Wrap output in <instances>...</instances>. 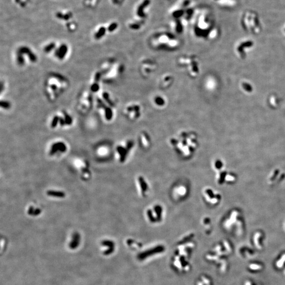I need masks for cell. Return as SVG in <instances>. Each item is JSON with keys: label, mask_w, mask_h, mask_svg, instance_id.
<instances>
[{"label": "cell", "mask_w": 285, "mask_h": 285, "mask_svg": "<svg viewBox=\"0 0 285 285\" xmlns=\"http://www.w3.org/2000/svg\"><path fill=\"white\" fill-rule=\"evenodd\" d=\"M131 142H128L127 144V146L126 148L123 147L121 146H118L117 147V151L119 153L120 155V162H123L126 159V157L128 153L129 149H131Z\"/></svg>", "instance_id": "6da1fadb"}, {"label": "cell", "mask_w": 285, "mask_h": 285, "mask_svg": "<svg viewBox=\"0 0 285 285\" xmlns=\"http://www.w3.org/2000/svg\"><path fill=\"white\" fill-rule=\"evenodd\" d=\"M80 240L81 237L80 234L77 232H74L72 235L71 241H70L69 245V248L71 250H75V249L77 248L80 245Z\"/></svg>", "instance_id": "7a4b0ae2"}, {"label": "cell", "mask_w": 285, "mask_h": 285, "mask_svg": "<svg viewBox=\"0 0 285 285\" xmlns=\"http://www.w3.org/2000/svg\"><path fill=\"white\" fill-rule=\"evenodd\" d=\"M68 52V47L65 44H63L57 49L55 52V55L60 60L64 59Z\"/></svg>", "instance_id": "3957f363"}, {"label": "cell", "mask_w": 285, "mask_h": 285, "mask_svg": "<svg viewBox=\"0 0 285 285\" xmlns=\"http://www.w3.org/2000/svg\"><path fill=\"white\" fill-rule=\"evenodd\" d=\"M101 245L104 246H108V249L106 251H104L103 254L105 256H107L112 254L114 250V243L111 240H103L101 242Z\"/></svg>", "instance_id": "277c9868"}, {"label": "cell", "mask_w": 285, "mask_h": 285, "mask_svg": "<svg viewBox=\"0 0 285 285\" xmlns=\"http://www.w3.org/2000/svg\"><path fill=\"white\" fill-rule=\"evenodd\" d=\"M137 180H138L139 186H140V188L139 189H140V194L142 195H144L145 194V193H146L147 189H148L147 183H146L145 181L144 180V179H143V178H142L141 177H139Z\"/></svg>", "instance_id": "5b68a950"}, {"label": "cell", "mask_w": 285, "mask_h": 285, "mask_svg": "<svg viewBox=\"0 0 285 285\" xmlns=\"http://www.w3.org/2000/svg\"><path fill=\"white\" fill-rule=\"evenodd\" d=\"M150 3V1L149 0H144L143 2L138 7L137 9V15L140 17H145V13L144 12V10L145 9L146 6L149 5Z\"/></svg>", "instance_id": "8992f818"}, {"label": "cell", "mask_w": 285, "mask_h": 285, "mask_svg": "<svg viewBox=\"0 0 285 285\" xmlns=\"http://www.w3.org/2000/svg\"><path fill=\"white\" fill-rule=\"evenodd\" d=\"M47 195L52 197H57L59 198H63L66 196V194L64 192L62 191H53L49 190L47 192Z\"/></svg>", "instance_id": "52a82bcc"}, {"label": "cell", "mask_w": 285, "mask_h": 285, "mask_svg": "<svg viewBox=\"0 0 285 285\" xmlns=\"http://www.w3.org/2000/svg\"><path fill=\"white\" fill-rule=\"evenodd\" d=\"M51 148H57L61 152H65L67 151V147L65 144L63 142H57L52 144Z\"/></svg>", "instance_id": "ba28073f"}, {"label": "cell", "mask_w": 285, "mask_h": 285, "mask_svg": "<svg viewBox=\"0 0 285 285\" xmlns=\"http://www.w3.org/2000/svg\"><path fill=\"white\" fill-rule=\"evenodd\" d=\"M31 51V49L28 47L23 46L21 47L18 48L17 53L22 54L23 55H28Z\"/></svg>", "instance_id": "9c48e42d"}, {"label": "cell", "mask_w": 285, "mask_h": 285, "mask_svg": "<svg viewBox=\"0 0 285 285\" xmlns=\"http://www.w3.org/2000/svg\"><path fill=\"white\" fill-rule=\"evenodd\" d=\"M106 28L105 27H101L100 28V29L98 30V32H96L95 35V38H96V39H100L103 37L104 35H105V33H106Z\"/></svg>", "instance_id": "30bf717a"}, {"label": "cell", "mask_w": 285, "mask_h": 285, "mask_svg": "<svg viewBox=\"0 0 285 285\" xmlns=\"http://www.w3.org/2000/svg\"><path fill=\"white\" fill-rule=\"evenodd\" d=\"M105 118L108 120H112V111L111 107H106L105 108Z\"/></svg>", "instance_id": "8fae6325"}, {"label": "cell", "mask_w": 285, "mask_h": 285, "mask_svg": "<svg viewBox=\"0 0 285 285\" xmlns=\"http://www.w3.org/2000/svg\"><path fill=\"white\" fill-rule=\"evenodd\" d=\"M63 115H64V119L65 120V121H66V125H71V124L72 123V118L65 111H63Z\"/></svg>", "instance_id": "7c38bea8"}, {"label": "cell", "mask_w": 285, "mask_h": 285, "mask_svg": "<svg viewBox=\"0 0 285 285\" xmlns=\"http://www.w3.org/2000/svg\"><path fill=\"white\" fill-rule=\"evenodd\" d=\"M55 44L54 43H51L48 44L47 46L45 47L44 48V51L46 53H49L54 50L55 48Z\"/></svg>", "instance_id": "4fadbf2b"}, {"label": "cell", "mask_w": 285, "mask_h": 285, "mask_svg": "<svg viewBox=\"0 0 285 285\" xmlns=\"http://www.w3.org/2000/svg\"><path fill=\"white\" fill-rule=\"evenodd\" d=\"M103 97L105 101H106L107 103L109 105L111 106H114V104H113L112 101L111 99H110V98H109V95L108 92H104L103 94Z\"/></svg>", "instance_id": "5bb4252c"}, {"label": "cell", "mask_w": 285, "mask_h": 285, "mask_svg": "<svg viewBox=\"0 0 285 285\" xmlns=\"http://www.w3.org/2000/svg\"><path fill=\"white\" fill-rule=\"evenodd\" d=\"M17 63L19 65H20V66L23 65L24 64V63H25L23 55L19 54V53H17Z\"/></svg>", "instance_id": "9a60e30c"}, {"label": "cell", "mask_w": 285, "mask_h": 285, "mask_svg": "<svg viewBox=\"0 0 285 285\" xmlns=\"http://www.w3.org/2000/svg\"><path fill=\"white\" fill-rule=\"evenodd\" d=\"M0 106L2 107V108L9 109L11 107V104L10 103L9 101L6 100H1L0 102Z\"/></svg>", "instance_id": "2e32d148"}, {"label": "cell", "mask_w": 285, "mask_h": 285, "mask_svg": "<svg viewBox=\"0 0 285 285\" xmlns=\"http://www.w3.org/2000/svg\"><path fill=\"white\" fill-rule=\"evenodd\" d=\"M184 11L183 10H180L174 12L173 13V16L175 18H179L184 14Z\"/></svg>", "instance_id": "e0dca14e"}, {"label": "cell", "mask_w": 285, "mask_h": 285, "mask_svg": "<svg viewBox=\"0 0 285 285\" xmlns=\"http://www.w3.org/2000/svg\"><path fill=\"white\" fill-rule=\"evenodd\" d=\"M59 117L58 116H55L54 117L53 120H52L51 124V127L52 128H55L57 126V124L59 122Z\"/></svg>", "instance_id": "ac0fdd59"}, {"label": "cell", "mask_w": 285, "mask_h": 285, "mask_svg": "<svg viewBox=\"0 0 285 285\" xmlns=\"http://www.w3.org/2000/svg\"><path fill=\"white\" fill-rule=\"evenodd\" d=\"M28 57H29V59H30V60L31 61L32 63H35V62L37 61V55H35V54H34L33 52H31L28 55Z\"/></svg>", "instance_id": "d6986e66"}, {"label": "cell", "mask_w": 285, "mask_h": 285, "mask_svg": "<svg viewBox=\"0 0 285 285\" xmlns=\"http://www.w3.org/2000/svg\"><path fill=\"white\" fill-rule=\"evenodd\" d=\"M91 90L92 91V92H97L100 89V86H99V84L98 83H94L92 86H91Z\"/></svg>", "instance_id": "ffe728a7"}, {"label": "cell", "mask_w": 285, "mask_h": 285, "mask_svg": "<svg viewBox=\"0 0 285 285\" xmlns=\"http://www.w3.org/2000/svg\"><path fill=\"white\" fill-rule=\"evenodd\" d=\"M117 26L118 24L116 23H112L110 26H109L108 30L109 32L114 31V30H115L117 29Z\"/></svg>", "instance_id": "44dd1931"}, {"label": "cell", "mask_w": 285, "mask_h": 285, "mask_svg": "<svg viewBox=\"0 0 285 285\" xmlns=\"http://www.w3.org/2000/svg\"><path fill=\"white\" fill-rule=\"evenodd\" d=\"M97 101L98 103L99 107H101V108H105V107H106V106H105V104H104V103L103 101H102L99 98H98L97 99Z\"/></svg>", "instance_id": "7402d4cb"}, {"label": "cell", "mask_w": 285, "mask_h": 285, "mask_svg": "<svg viewBox=\"0 0 285 285\" xmlns=\"http://www.w3.org/2000/svg\"><path fill=\"white\" fill-rule=\"evenodd\" d=\"M100 77H101V74L100 72H97L96 75H95V81L96 83H98V81H100Z\"/></svg>", "instance_id": "603a6c76"}, {"label": "cell", "mask_w": 285, "mask_h": 285, "mask_svg": "<svg viewBox=\"0 0 285 285\" xmlns=\"http://www.w3.org/2000/svg\"><path fill=\"white\" fill-rule=\"evenodd\" d=\"M182 26L180 22H177V30L178 32H181L182 31Z\"/></svg>", "instance_id": "cb8c5ba5"}, {"label": "cell", "mask_w": 285, "mask_h": 285, "mask_svg": "<svg viewBox=\"0 0 285 285\" xmlns=\"http://www.w3.org/2000/svg\"><path fill=\"white\" fill-rule=\"evenodd\" d=\"M58 151V149L57 148H51V149L50 150L49 154L51 156L54 155V154H55V153H57Z\"/></svg>", "instance_id": "d4e9b609"}, {"label": "cell", "mask_w": 285, "mask_h": 285, "mask_svg": "<svg viewBox=\"0 0 285 285\" xmlns=\"http://www.w3.org/2000/svg\"><path fill=\"white\" fill-rule=\"evenodd\" d=\"M35 208H33V206H30L29 208V210L28 211V214L29 215H33V212L35 211Z\"/></svg>", "instance_id": "484cf974"}, {"label": "cell", "mask_w": 285, "mask_h": 285, "mask_svg": "<svg viewBox=\"0 0 285 285\" xmlns=\"http://www.w3.org/2000/svg\"><path fill=\"white\" fill-rule=\"evenodd\" d=\"M41 210L40 209H38V208L35 209V211L33 212L32 216H37V215H39L41 214Z\"/></svg>", "instance_id": "4316f807"}, {"label": "cell", "mask_w": 285, "mask_h": 285, "mask_svg": "<svg viewBox=\"0 0 285 285\" xmlns=\"http://www.w3.org/2000/svg\"><path fill=\"white\" fill-rule=\"evenodd\" d=\"M59 123L60 124L61 126H64V125H66L65 120L63 117H59Z\"/></svg>", "instance_id": "83f0119b"}, {"label": "cell", "mask_w": 285, "mask_h": 285, "mask_svg": "<svg viewBox=\"0 0 285 285\" xmlns=\"http://www.w3.org/2000/svg\"><path fill=\"white\" fill-rule=\"evenodd\" d=\"M55 77H56L57 78V79H60V80H62V81H64L65 79H64V77H63V75H60L59 74H56L55 75V74L54 75Z\"/></svg>", "instance_id": "f1b7e54d"}, {"label": "cell", "mask_w": 285, "mask_h": 285, "mask_svg": "<svg viewBox=\"0 0 285 285\" xmlns=\"http://www.w3.org/2000/svg\"><path fill=\"white\" fill-rule=\"evenodd\" d=\"M130 27H131V28L134 29H137L140 27V26H138V24H131V26H130Z\"/></svg>", "instance_id": "f546056e"}, {"label": "cell", "mask_w": 285, "mask_h": 285, "mask_svg": "<svg viewBox=\"0 0 285 285\" xmlns=\"http://www.w3.org/2000/svg\"><path fill=\"white\" fill-rule=\"evenodd\" d=\"M51 88L53 90H55L57 89V86L55 85H52L51 86Z\"/></svg>", "instance_id": "4dcf8cb0"}, {"label": "cell", "mask_w": 285, "mask_h": 285, "mask_svg": "<svg viewBox=\"0 0 285 285\" xmlns=\"http://www.w3.org/2000/svg\"><path fill=\"white\" fill-rule=\"evenodd\" d=\"M3 83H2V82H1V92H2V90H3Z\"/></svg>", "instance_id": "1f68e13d"}, {"label": "cell", "mask_w": 285, "mask_h": 285, "mask_svg": "<svg viewBox=\"0 0 285 285\" xmlns=\"http://www.w3.org/2000/svg\"><path fill=\"white\" fill-rule=\"evenodd\" d=\"M112 1H113V2H114V3H118V0H112Z\"/></svg>", "instance_id": "d6a6232c"}]
</instances>
